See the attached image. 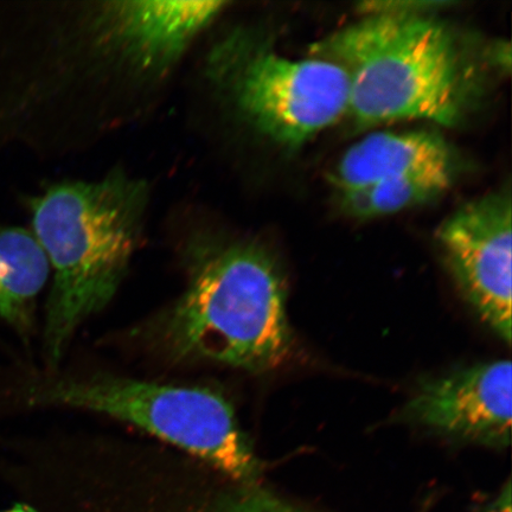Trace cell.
Here are the masks:
<instances>
[{
	"label": "cell",
	"mask_w": 512,
	"mask_h": 512,
	"mask_svg": "<svg viewBox=\"0 0 512 512\" xmlns=\"http://www.w3.org/2000/svg\"><path fill=\"white\" fill-rule=\"evenodd\" d=\"M27 399L125 422L201 459L233 483H259L260 460L232 403L216 390L92 375L41 381L28 388Z\"/></svg>",
	"instance_id": "277c9868"
},
{
	"label": "cell",
	"mask_w": 512,
	"mask_h": 512,
	"mask_svg": "<svg viewBox=\"0 0 512 512\" xmlns=\"http://www.w3.org/2000/svg\"><path fill=\"white\" fill-rule=\"evenodd\" d=\"M445 140L428 131L369 134L344 153L330 181L339 192L420 172L452 168Z\"/></svg>",
	"instance_id": "9c48e42d"
},
{
	"label": "cell",
	"mask_w": 512,
	"mask_h": 512,
	"mask_svg": "<svg viewBox=\"0 0 512 512\" xmlns=\"http://www.w3.org/2000/svg\"><path fill=\"white\" fill-rule=\"evenodd\" d=\"M509 360L472 364L416 384L396 421L457 443L503 450L511 444Z\"/></svg>",
	"instance_id": "52a82bcc"
},
{
	"label": "cell",
	"mask_w": 512,
	"mask_h": 512,
	"mask_svg": "<svg viewBox=\"0 0 512 512\" xmlns=\"http://www.w3.org/2000/svg\"><path fill=\"white\" fill-rule=\"evenodd\" d=\"M223 55L229 61L219 60L216 67L236 104L274 142L303 145L348 117L349 76L335 62L316 56L292 60L266 50Z\"/></svg>",
	"instance_id": "5b68a950"
},
{
	"label": "cell",
	"mask_w": 512,
	"mask_h": 512,
	"mask_svg": "<svg viewBox=\"0 0 512 512\" xmlns=\"http://www.w3.org/2000/svg\"><path fill=\"white\" fill-rule=\"evenodd\" d=\"M6 512H37L35 509H32L29 507V505L25 504H17L16 507L12 508L9 511Z\"/></svg>",
	"instance_id": "9a60e30c"
},
{
	"label": "cell",
	"mask_w": 512,
	"mask_h": 512,
	"mask_svg": "<svg viewBox=\"0 0 512 512\" xmlns=\"http://www.w3.org/2000/svg\"><path fill=\"white\" fill-rule=\"evenodd\" d=\"M313 55L349 76L348 117L358 128L401 120L456 125L462 59L452 32L430 15H371L319 42Z\"/></svg>",
	"instance_id": "3957f363"
},
{
	"label": "cell",
	"mask_w": 512,
	"mask_h": 512,
	"mask_svg": "<svg viewBox=\"0 0 512 512\" xmlns=\"http://www.w3.org/2000/svg\"><path fill=\"white\" fill-rule=\"evenodd\" d=\"M479 512H511V484L510 480L499 491V494L486 503Z\"/></svg>",
	"instance_id": "5bb4252c"
},
{
	"label": "cell",
	"mask_w": 512,
	"mask_h": 512,
	"mask_svg": "<svg viewBox=\"0 0 512 512\" xmlns=\"http://www.w3.org/2000/svg\"><path fill=\"white\" fill-rule=\"evenodd\" d=\"M146 198L144 183L112 175L57 184L32 201V234L54 272L43 336L51 366L60 363L80 326L118 292L137 246Z\"/></svg>",
	"instance_id": "7a4b0ae2"
},
{
	"label": "cell",
	"mask_w": 512,
	"mask_h": 512,
	"mask_svg": "<svg viewBox=\"0 0 512 512\" xmlns=\"http://www.w3.org/2000/svg\"><path fill=\"white\" fill-rule=\"evenodd\" d=\"M138 335L170 363H210L255 374L278 368L293 349L284 275L255 243L202 247L189 262L181 296Z\"/></svg>",
	"instance_id": "6da1fadb"
},
{
	"label": "cell",
	"mask_w": 512,
	"mask_h": 512,
	"mask_svg": "<svg viewBox=\"0 0 512 512\" xmlns=\"http://www.w3.org/2000/svg\"><path fill=\"white\" fill-rule=\"evenodd\" d=\"M454 5L452 2H414V0H389V2H366L358 5L363 16L371 15H431L432 12Z\"/></svg>",
	"instance_id": "4fadbf2b"
},
{
	"label": "cell",
	"mask_w": 512,
	"mask_h": 512,
	"mask_svg": "<svg viewBox=\"0 0 512 512\" xmlns=\"http://www.w3.org/2000/svg\"><path fill=\"white\" fill-rule=\"evenodd\" d=\"M46 253L27 229L0 226V317L27 337L50 274Z\"/></svg>",
	"instance_id": "30bf717a"
},
{
	"label": "cell",
	"mask_w": 512,
	"mask_h": 512,
	"mask_svg": "<svg viewBox=\"0 0 512 512\" xmlns=\"http://www.w3.org/2000/svg\"><path fill=\"white\" fill-rule=\"evenodd\" d=\"M110 512H272L270 495L260 484H236L215 494L178 504L127 508Z\"/></svg>",
	"instance_id": "7c38bea8"
},
{
	"label": "cell",
	"mask_w": 512,
	"mask_h": 512,
	"mask_svg": "<svg viewBox=\"0 0 512 512\" xmlns=\"http://www.w3.org/2000/svg\"><path fill=\"white\" fill-rule=\"evenodd\" d=\"M227 5L213 0L119 2L108 10V23L118 41L144 67H164Z\"/></svg>",
	"instance_id": "ba28073f"
},
{
	"label": "cell",
	"mask_w": 512,
	"mask_h": 512,
	"mask_svg": "<svg viewBox=\"0 0 512 512\" xmlns=\"http://www.w3.org/2000/svg\"><path fill=\"white\" fill-rule=\"evenodd\" d=\"M511 196L499 191L466 203L438 229L448 270L467 304L511 343Z\"/></svg>",
	"instance_id": "8992f818"
},
{
	"label": "cell",
	"mask_w": 512,
	"mask_h": 512,
	"mask_svg": "<svg viewBox=\"0 0 512 512\" xmlns=\"http://www.w3.org/2000/svg\"><path fill=\"white\" fill-rule=\"evenodd\" d=\"M451 182L452 168L434 169L339 192V200L344 213L352 219L370 220L434 200L450 188Z\"/></svg>",
	"instance_id": "8fae6325"
}]
</instances>
